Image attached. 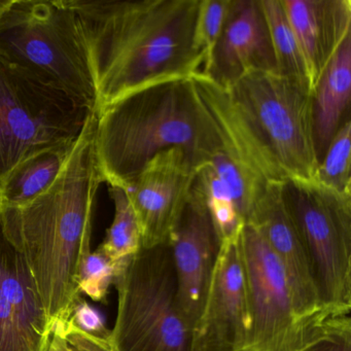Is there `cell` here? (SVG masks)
Listing matches in <instances>:
<instances>
[{
    "instance_id": "obj_22",
    "label": "cell",
    "mask_w": 351,
    "mask_h": 351,
    "mask_svg": "<svg viewBox=\"0 0 351 351\" xmlns=\"http://www.w3.org/2000/svg\"><path fill=\"white\" fill-rule=\"evenodd\" d=\"M194 188L204 200L219 243L239 235L245 221L231 195L207 162L198 168Z\"/></svg>"
},
{
    "instance_id": "obj_10",
    "label": "cell",
    "mask_w": 351,
    "mask_h": 351,
    "mask_svg": "<svg viewBox=\"0 0 351 351\" xmlns=\"http://www.w3.org/2000/svg\"><path fill=\"white\" fill-rule=\"evenodd\" d=\"M240 235L219 243L193 351H246L250 337L247 285Z\"/></svg>"
},
{
    "instance_id": "obj_1",
    "label": "cell",
    "mask_w": 351,
    "mask_h": 351,
    "mask_svg": "<svg viewBox=\"0 0 351 351\" xmlns=\"http://www.w3.org/2000/svg\"><path fill=\"white\" fill-rule=\"evenodd\" d=\"M87 45L95 112L151 86L191 79L204 57L193 45L200 0H69Z\"/></svg>"
},
{
    "instance_id": "obj_15",
    "label": "cell",
    "mask_w": 351,
    "mask_h": 351,
    "mask_svg": "<svg viewBox=\"0 0 351 351\" xmlns=\"http://www.w3.org/2000/svg\"><path fill=\"white\" fill-rule=\"evenodd\" d=\"M295 32L313 96L322 73L351 34L350 0H281Z\"/></svg>"
},
{
    "instance_id": "obj_26",
    "label": "cell",
    "mask_w": 351,
    "mask_h": 351,
    "mask_svg": "<svg viewBox=\"0 0 351 351\" xmlns=\"http://www.w3.org/2000/svg\"><path fill=\"white\" fill-rule=\"evenodd\" d=\"M45 351H114L110 339L92 336L75 328L71 320L52 324Z\"/></svg>"
},
{
    "instance_id": "obj_21",
    "label": "cell",
    "mask_w": 351,
    "mask_h": 351,
    "mask_svg": "<svg viewBox=\"0 0 351 351\" xmlns=\"http://www.w3.org/2000/svg\"><path fill=\"white\" fill-rule=\"evenodd\" d=\"M108 193L114 202V219L97 250L122 268L141 250V228L125 189L108 186Z\"/></svg>"
},
{
    "instance_id": "obj_23",
    "label": "cell",
    "mask_w": 351,
    "mask_h": 351,
    "mask_svg": "<svg viewBox=\"0 0 351 351\" xmlns=\"http://www.w3.org/2000/svg\"><path fill=\"white\" fill-rule=\"evenodd\" d=\"M351 123L337 131L318 164L312 182L344 198H351Z\"/></svg>"
},
{
    "instance_id": "obj_5",
    "label": "cell",
    "mask_w": 351,
    "mask_h": 351,
    "mask_svg": "<svg viewBox=\"0 0 351 351\" xmlns=\"http://www.w3.org/2000/svg\"><path fill=\"white\" fill-rule=\"evenodd\" d=\"M118 310L114 351H193L194 328L178 303L169 244L141 248L114 279Z\"/></svg>"
},
{
    "instance_id": "obj_28",
    "label": "cell",
    "mask_w": 351,
    "mask_h": 351,
    "mask_svg": "<svg viewBox=\"0 0 351 351\" xmlns=\"http://www.w3.org/2000/svg\"><path fill=\"white\" fill-rule=\"evenodd\" d=\"M69 319L75 328L87 334L99 338L110 339V330L106 328L104 316L85 301L83 297L73 306Z\"/></svg>"
},
{
    "instance_id": "obj_7",
    "label": "cell",
    "mask_w": 351,
    "mask_h": 351,
    "mask_svg": "<svg viewBox=\"0 0 351 351\" xmlns=\"http://www.w3.org/2000/svg\"><path fill=\"white\" fill-rule=\"evenodd\" d=\"M93 110L0 59V188L19 164L71 145Z\"/></svg>"
},
{
    "instance_id": "obj_13",
    "label": "cell",
    "mask_w": 351,
    "mask_h": 351,
    "mask_svg": "<svg viewBox=\"0 0 351 351\" xmlns=\"http://www.w3.org/2000/svg\"><path fill=\"white\" fill-rule=\"evenodd\" d=\"M168 244L176 275L178 307L194 328L204 305L219 250L206 205L195 188Z\"/></svg>"
},
{
    "instance_id": "obj_6",
    "label": "cell",
    "mask_w": 351,
    "mask_h": 351,
    "mask_svg": "<svg viewBox=\"0 0 351 351\" xmlns=\"http://www.w3.org/2000/svg\"><path fill=\"white\" fill-rule=\"evenodd\" d=\"M225 88L285 178L312 182L319 160L308 87L277 71H252Z\"/></svg>"
},
{
    "instance_id": "obj_9",
    "label": "cell",
    "mask_w": 351,
    "mask_h": 351,
    "mask_svg": "<svg viewBox=\"0 0 351 351\" xmlns=\"http://www.w3.org/2000/svg\"><path fill=\"white\" fill-rule=\"evenodd\" d=\"M240 245L250 312L246 351L301 350L326 320L309 328L298 317L285 270L256 228L244 223Z\"/></svg>"
},
{
    "instance_id": "obj_2",
    "label": "cell",
    "mask_w": 351,
    "mask_h": 351,
    "mask_svg": "<svg viewBox=\"0 0 351 351\" xmlns=\"http://www.w3.org/2000/svg\"><path fill=\"white\" fill-rule=\"evenodd\" d=\"M93 110L52 186L32 202L3 208V229L25 256L51 328L83 297L80 271L91 254L92 221L104 182L96 155Z\"/></svg>"
},
{
    "instance_id": "obj_3",
    "label": "cell",
    "mask_w": 351,
    "mask_h": 351,
    "mask_svg": "<svg viewBox=\"0 0 351 351\" xmlns=\"http://www.w3.org/2000/svg\"><path fill=\"white\" fill-rule=\"evenodd\" d=\"M97 114L95 147L102 180L126 189L157 154L182 147L197 168L223 151L192 79L134 92Z\"/></svg>"
},
{
    "instance_id": "obj_19",
    "label": "cell",
    "mask_w": 351,
    "mask_h": 351,
    "mask_svg": "<svg viewBox=\"0 0 351 351\" xmlns=\"http://www.w3.org/2000/svg\"><path fill=\"white\" fill-rule=\"evenodd\" d=\"M75 143L42 152L19 164L0 188V207L24 206L46 192L64 167Z\"/></svg>"
},
{
    "instance_id": "obj_12",
    "label": "cell",
    "mask_w": 351,
    "mask_h": 351,
    "mask_svg": "<svg viewBox=\"0 0 351 351\" xmlns=\"http://www.w3.org/2000/svg\"><path fill=\"white\" fill-rule=\"evenodd\" d=\"M285 182H269L254 202L245 223L262 234L280 262L291 289L298 317L316 328L330 317L322 304L309 260L285 194Z\"/></svg>"
},
{
    "instance_id": "obj_18",
    "label": "cell",
    "mask_w": 351,
    "mask_h": 351,
    "mask_svg": "<svg viewBox=\"0 0 351 351\" xmlns=\"http://www.w3.org/2000/svg\"><path fill=\"white\" fill-rule=\"evenodd\" d=\"M350 94L351 34L335 53L312 96L314 139L319 162L337 131L349 120Z\"/></svg>"
},
{
    "instance_id": "obj_16",
    "label": "cell",
    "mask_w": 351,
    "mask_h": 351,
    "mask_svg": "<svg viewBox=\"0 0 351 351\" xmlns=\"http://www.w3.org/2000/svg\"><path fill=\"white\" fill-rule=\"evenodd\" d=\"M191 79L213 118L223 151L266 184L287 182V178L242 116L228 90L201 71Z\"/></svg>"
},
{
    "instance_id": "obj_17",
    "label": "cell",
    "mask_w": 351,
    "mask_h": 351,
    "mask_svg": "<svg viewBox=\"0 0 351 351\" xmlns=\"http://www.w3.org/2000/svg\"><path fill=\"white\" fill-rule=\"evenodd\" d=\"M0 287L30 351H45L51 326L25 256L3 229L0 213Z\"/></svg>"
},
{
    "instance_id": "obj_11",
    "label": "cell",
    "mask_w": 351,
    "mask_h": 351,
    "mask_svg": "<svg viewBox=\"0 0 351 351\" xmlns=\"http://www.w3.org/2000/svg\"><path fill=\"white\" fill-rule=\"evenodd\" d=\"M198 168L182 147L157 154L125 189L138 221L141 248L168 243L190 200Z\"/></svg>"
},
{
    "instance_id": "obj_20",
    "label": "cell",
    "mask_w": 351,
    "mask_h": 351,
    "mask_svg": "<svg viewBox=\"0 0 351 351\" xmlns=\"http://www.w3.org/2000/svg\"><path fill=\"white\" fill-rule=\"evenodd\" d=\"M260 3L270 34L276 71L310 90L303 55L281 0H260Z\"/></svg>"
},
{
    "instance_id": "obj_4",
    "label": "cell",
    "mask_w": 351,
    "mask_h": 351,
    "mask_svg": "<svg viewBox=\"0 0 351 351\" xmlns=\"http://www.w3.org/2000/svg\"><path fill=\"white\" fill-rule=\"evenodd\" d=\"M0 59L95 110L89 53L69 0H12L0 14Z\"/></svg>"
},
{
    "instance_id": "obj_29",
    "label": "cell",
    "mask_w": 351,
    "mask_h": 351,
    "mask_svg": "<svg viewBox=\"0 0 351 351\" xmlns=\"http://www.w3.org/2000/svg\"><path fill=\"white\" fill-rule=\"evenodd\" d=\"M5 1H3V0H0V13L3 11V9H5Z\"/></svg>"
},
{
    "instance_id": "obj_24",
    "label": "cell",
    "mask_w": 351,
    "mask_h": 351,
    "mask_svg": "<svg viewBox=\"0 0 351 351\" xmlns=\"http://www.w3.org/2000/svg\"><path fill=\"white\" fill-rule=\"evenodd\" d=\"M231 3L232 0H200L195 21L193 45L195 50L204 57L203 69L208 64L223 32Z\"/></svg>"
},
{
    "instance_id": "obj_25",
    "label": "cell",
    "mask_w": 351,
    "mask_h": 351,
    "mask_svg": "<svg viewBox=\"0 0 351 351\" xmlns=\"http://www.w3.org/2000/svg\"><path fill=\"white\" fill-rule=\"evenodd\" d=\"M122 268L117 266L99 250L91 252L84 260L80 271L82 295L85 293L95 302H106L110 285H114V279Z\"/></svg>"
},
{
    "instance_id": "obj_14",
    "label": "cell",
    "mask_w": 351,
    "mask_h": 351,
    "mask_svg": "<svg viewBox=\"0 0 351 351\" xmlns=\"http://www.w3.org/2000/svg\"><path fill=\"white\" fill-rule=\"evenodd\" d=\"M252 71H276L268 26L260 0H232L223 32L201 73L229 87Z\"/></svg>"
},
{
    "instance_id": "obj_27",
    "label": "cell",
    "mask_w": 351,
    "mask_h": 351,
    "mask_svg": "<svg viewBox=\"0 0 351 351\" xmlns=\"http://www.w3.org/2000/svg\"><path fill=\"white\" fill-rule=\"evenodd\" d=\"M300 351H351L350 315L328 317Z\"/></svg>"
},
{
    "instance_id": "obj_8",
    "label": "cell",
    "mask_w": 351,
    "mask_h": 351,
    "mask_svg": "<svg viewBox=\"0 0 351 351\" xmlns=\"http://www.w3.org/2000/svg\"><path fill=\"white\" fill-rule=\"evenodd\" d=\"M285 194L322 308L330 316L350 315L351 198L297 180L285 182Z\"/></svg>"
}]
</instances>
